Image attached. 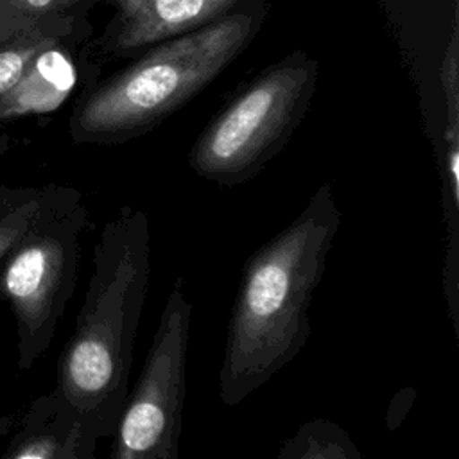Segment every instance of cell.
<instances>
[{
	"mask_svg": "<svg viewBox=\"0 0 459 459\" xmlns=\"http://www.w3.org/2000/svg\"><path fill=\"white\" fill-rule=\"evenodd\" d=\"M16 420L18 418L14 414H0V437L7 436L13 430V427L16 425Z\"/></svg>",
	"mask_w": 459,
	"mask_h": 459,
	"instance_id": "cell-13",
	"label": "cell"
},
{
	"mask_svg": "<svg viewBox=\"0 0 459 459\" xmlns=\"http://www.w3.org/2000/svg\"><path fill=\"white\" fill-rule=\"evenodd\" d=\"M192 303L172 283L142 371L118 416L109 459H178L186 400Z\"/></svg>",
	"mask_w": 459,
	"mask_h": 459,
	"instance_id": "cell-5",
	"label": "cell"
},
{
	"mask_svg": "<svg viewBox=\"0 0 459 459\" xmlns=\"http://www.w3.org/2000/svg\"><path fill=\"white\" fill-rule=\"evenodd\" d=\"M36 68L39 72V75L57 91L61 93H66L72 86H74V81H75V75H74V68L72 65L68 63V59L56 52V50H50V52H45L38 63H36Z\"/></svg>",
	"mask_w": 459,
	"mask_h": 459,
	"instance_id": "cell-11",
	"label": "cell"
},
{
	"mask_svg": "<svg viewBox=\"0 0 459 459\" xmlns=\"http://www.w3.org/2000/svg\"><path fill=\"white\" fill-rule=\"evenodd\" d=\"M251 34L253 18L233 14L154 48L90 99L82 131L127 136L152 124L204 88Z\"/></svg>",
	"mask_w": 459,
	"mask_h": 459,
	"instance_id": "cell-4",
	"label": "cell"
},
{
	"mask_svg": "<svg viewBox=\"0 0 459 459\" xmlns=\"http://www.w3.org/2000/svg\"><path fill=\"white\" fill-rule=\"evenodd\" d=\"M9 434L0 459H95L99 441L54 389L36 396Z\"/></svg>",
	"mask_w": 459,
	"mask_h": 459,
	"instance_id": "cell-7",
	"label": "cell"
},
{
	"mask_svg": "<svg viewBox=\"0 0 459 459\" xmlns=\"http://www.w3.org/2000/svg\"><path fill=\"white\" fill-rule=\"evenodd\" d=\"M237 0H118L122 48L178 36L185 30L204 27L224 14Z\"/></svg>",
	"mask_w": 459,
	"mask_h": 459,
	"instance_id": "cell-8",
	"label": "cell"
},
{
	"mask_svg": "<svg viewBox=\"0 0 459 459\" xmlns=\"http://www.w3.org/2000/svg\"><path fill=\"white\" fill-rule=\"evenodd\" d=\"M25 57L18 52H0V93L9 90L23 72Z\"/></svg>",
	"mask_w": 459,
	"mask_h": 459,
	"instance_id": "cell-12",
	"label": "cell"
},
{
	"mask_svg": "<svg viewBox=\"0 0 459 459\" xmlns=\"http://www.w3.org/2000/svg\"><path fill=\"white\" fill-rule=\"evenodd\" d=\"M29 5H32V7H47V5H50V4H54L56 0H25Z\"/></svg>",
	"mask_w": 459,
	"mask_h": 459,
	"instance_id": "cell-14",
	"label": "cell"
},
{
	"mask_svg": "<svg viewBox=\"0 0 459 459\" xmlns=\"http://www.w3.org/2000/svg\"><path fill=\"white\" fill-rule=\"evenodd\" d=\"M151 276L143 210L124 206L104 224L75 326L57 360L54 391L100 437H111L129 394L134 339Z\"/></svg>",
	"mask_w": 459,
	"mask_h": 459,
	"instance_id": "cell-2",
	"label": "cell"
},
{
	"mask_svg": "<svg viewBox=\"0 0 459 459\" xmlns=\"http://www.w3.org/2000/svg\"><path fill=\"white\" fill-rule=\"evenodd\" d=\"M86 224L79 195L45 194L32 222L0 258V299L14 317L20 369H30L54 341L75 290Z\"/></svg>",
	"mask_w": 459,
	"mask_h": 459,
	"instance_id": "cell-3",
	"label": "cell"
},
{
	"mask_svg": "<svg viewBox=\"0 0 459 459\" xmlns=\"http://www.w3.org/2000/svg\"><path fill=\"white\" fill-rule=\"evenodd\" d=\"M339 226L332 188L323 185L287 228L246 260L219 373L226 407L238 405L305 348L310 301Z\"/></svg>",
	"mask_w": 459,
	"mask_h": 459,
	"instance_id": "cell-1",
	"label": "cell"
},
{
	"mask_svg": "<svg viewBox=\"0 0 459 459\" xmlns=\"http://www.w3.org/2000/svg\"><path fill=\"white\" fill-rule=\"evenodd\" d=\"M443 84H445V97L448 106V126L445 133V142L450 145H459V93H457V32L454 30L450 47L445 56L443 63Z\"/></svg>",
	"mask_w": 459,
	"mask_h": 459,
	"instance_id": "cell-10",
	"label": "cell"
},
{
	"mask_svg": "<svg viewBox=\"0 0 459 459\" xmlns=\"http://www.w3.org/2000/svg\"><path fill=\"white\" fill-rule=\"evenodd\" d=\"M45 194H0V258L36 217Z\"/></svg>",
	"mask_w": 459,
	"mask_h": 459,
	"instance_id": "cell-9",
	"label": "cell"
},
{
	"mask_svg": "<svg viewBox=\"0 0 459 459\" xmlns=\"http://www.w3.org/2000/svg\"><path fill=\"white\" fill-rule=\"evenodd\" d=\"M308 82L310 72L301 63L267 72L199 136L192 169L221 185L251 178L281 143Z\"/></svg>",
	"mask_w": 459,
	"mask_h": 459,
	"instance_id": "cell-6",
	"label": "cell"
}]
</instances>
